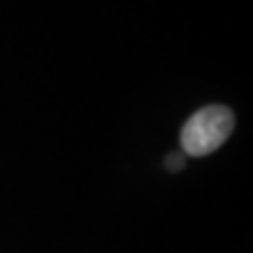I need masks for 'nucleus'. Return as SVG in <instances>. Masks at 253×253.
Here are the masks:
<instances>
[{
	"label": "nucleus",
	"mask_w": 253,
	"mask_h": 253,
	"mask_svg": "<svg viewBox=\"0 0 253 253\" xmlns=\"http://www.w3.org/2000/svg\"><path fill=\"white\" fill-rule=\"evenodd\" d=\"M234 131V114L226 106H205L181 129V150L188 156H207L226 144Z\"/></svg>",
	"instance_id": "1"
},
{
	"label": "nucleus",
	"mask_w": 253,
	"mask_h": 253,
	"mask_svg": "<svg viewBox=\"0 0 253 253\" xmlns=\"http://www.w3.org/2000/svg\"><path fill=\"white\" fill-rule=\"evenodd\" d=\"M165 165H167V169L173 171V173H177L184 169V165H186V158L181 152H171L167 158H165Z\"/></svg>",
	"instance_id": "2"
}]
</instances>
